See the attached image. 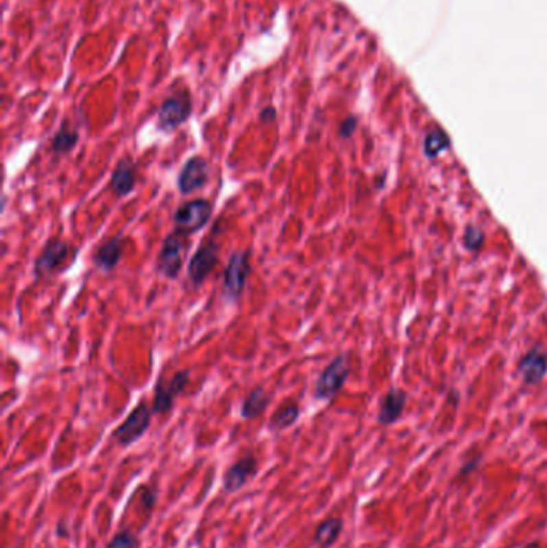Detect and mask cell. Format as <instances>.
<instances>
[{
	"label": "cell",
	"mask_w": 547,
	"mask_h": 548,
	"mask_svg": "<svg viewBox=\"0 0 547 548\" xmlns=\"http://www.w3.org/2000/svg\"><path fill=\"white\" fill-rule=\"evenodd\" d=\"M251 250H235L223 271L222 298L226 303H237L244 294L251 276Z\"/></svg>",
	"instance_id": "1"
},
{
	"label": "cell",
	"mask_w": 547,
	"mask_h": 548,
	"mask_svg": "<svg viewBox=\"0 0 547 548\" xmlns=\"http://www.w3.org/2000/svg\"><path fill=\"white\" fill-rule=\"evenodd\" d=\"M78 249L63 239H50L34 261L36 278H47L68 268L73 263Z\"/></svg>",
	"instance_id": "2"
},
{
	"label": "cell",
	"mask_w": 547,
	"mask_h": 548,
	"mask_svg": "<svg viewBox=\"0 0 547 548\" xmlns=\"http://www.w3.org/2000/svg\"><path fill=\"white\" fill-rule=\"evenodd\" d=\"M188 250V235L175 230L165 237L158 255L156 271L165 279H177Z\"/></svg>",
	"instance_id": "3"
},
{
	"label": "cell",
	"mask_w": 547,
	"mask_h": 548,
	"mask_svg": "<svg viewBox=\"0 0 547 548\" xmlns=\"http://www.w3.org/2000/svg\"><path fill=\"white\" fill-rule=\"evenodd\" d=\"M351 370L350 357L339 355L326 366L315 383V398L321 401H329L340 392Z\"/></svg>",
	"instance_id": "4"
},
{
	"label": "cell",
	"mask_w": 547,
	"mask_h": 548,
	"mask_svg": "<svg viewBox=\"0 0 547 548\" xmlns=\"http://www.w3.org/2000/svg\"><path fill=\"white\" fill-rule=\"evenodd\" d=\"M212 218V204L206 199H193L180 206L174 213L175 230L193 235L201 231Z\"/></svg>",
	"instance_id": "5"
},
{
	"label": "cell",
	"mask_w": 547,
	"mask_h": 548,
	"mask_svg": "<svg viewBox=\"0 0 547 548\" xmlns=\"http://www.w3.org/2000/svg\"><path fill=\"white\" fill-rule=\"evenodd\" d=\"M218 263V246L216 242V235L201 242L198 250L194 252L193 259L188 263V279L194 289H199L204 284V281L209 278V274L216 270Z\"/></svg>",
	"instance_id": "6"
},
{
	"label": "cell",
	"mask_w": 547,
	"mask_h": 548,
	"mask_svg": "<svg viewBox=\"0 0 547 548\" xmlns=\"http://www.w3.org/2000/svg\"><path fill=\"white\" fill-rule=\"evenodd\" d=\"M188 383H189L188 369L175 372L170 380L159 377V380L154 385V399H153V407H151L153 414H156V416H163V414L172 411L175 398L180 396V394L185 392Z\"/></svg>",
	"instance_id": "7"
},
{
	"label": "cell",
	"mask_w": 547,
	"mask_h": 548,
	"mask_svg": "<svg viewBox=\"0 0 547 548\" xmlns=\"http://www.w3.org/2000/svg\"><path fill=\"white\" fill-rule=\"evenodd\" d=\"M151 416H153V411H151L148 404L141 401L139 406L128 414L126 420L116 428V431L113 433L114 441L119 446H130L133 442L139 441L150 428Z\"/></svg>",
	"instance_id": "8"
},
{
	"label": "cell",
	"mask_w": 547,
	"mask_h": 548,
	"mask_svg": "<svg viewBox=\"0 0 547 548\" xmlns=\"http://www.w3.org/2000/svg\"><path fill=\"white\" fill-rule=\"evenodd\" d=\"M211 178V165L206 157L202 156H193L185 162L180 175L177 178L178 191L183 196H188L198 189H201L209 183Z\"/></svg>",
	"instance_id": "9"
},
{
	"label": "cell",
	"mask_w": 547,
	"mask_h": 548,
	"mask_svg": "<svg viewBox=\"0 0 547 548\" xmlns=\"http://www.w3.org/2000/svg\"><path fill=\"white\" fill-rule=\"evenodd\" d=\"M191 99L188 95L177 93L163 103L158 112V128L161 132H172L191 116Z\"/></svg>",
	"instance_id": "10"
},
{
	"label": "cell",
	"mask_w": 547,
	"mask_h": 548,
	"mask_svg": "<svg viewBox=\"0 0 547 548\" xmlns=\"http://www.w3.org/2000/svg\"><path fill=\"white\" fill-rule=\"evenodd\" d=\"M137 180H139V176H137V164L130 157H122L116 164V169L113 170L109 184H111L113 193L117 198H127L128 194L135 191Z\"/></svg>",
	"instance_id": "11"
},
{
	"label": "cell",
	"mask_w": 547,
	"mask_h": 548,
	"mask_svg": "<svg viewBox=\"0 0 547 548\" xmlns=\"http://www.w3.org/2000/svg\"><path fill=\"white\" fill-rule=\"evenodd\" d=\"M257 473V460L252 454H247L231 465L223 476V488L226 492H236Z\"/></svg>",
	"instance_id": "12"
},
{
	"label": "cell",
	"mask_w": 547,
	"mask_h": 548,
	"mask_svg": "<svg viewBox=\"0 0 547 548\" xmlns=\"http://www.w3.org/2000/svg\"><path fill=\"white\" fill-rule=\"evenodd\" d=\"M124 255V239L121 236H114L111 239L104 241L92 257L93 265L103 273H111L121 261Z\"/></svg>",
	"instance_id": "13"
},
{
	"label": "cell",
	"mask_w": 547,
	"mask_h": 548,
	"mask_svg": "<svg viewBox=\"0 0 547 548\" xmlns=\"http://www.w3.org/2000/svg\"><path fill=\"white\" fill-rule=\"evenodd\" d=\"M270 401H271V394L266 393V390L264 387H255L249 394H247L244 403H242L241 417L251 420V418L261 416V414L265 412V409L268 407Z\"/></svg>",
	"instance_id": "14"
},
{
	"label": "cell",
	"mask_w": 547,
	"mask_h": 548,
	"mask_svg": "<svg viewBox=\"0 0 547 548\" xmlns=\"http://www.w3.org/2000/svg\"><path fill=\"white\" fill-rule=\"evenodd\" d=\"M404 401H406V398H404V394L399 390H390L387 396L382 399V404H380L377 417L379 422L382 425H388V423H393L397 420L403 412Z\"/></svg>",
	"instance_id": "15"
},
{
	"label": "cell",
	"mask_w": 547,
	"mask_h": 548,
	"mask_svg": "<svg viewBox=\"0 0 547 548\" xmlns=\"http://www.w3.org/2000/svg\"><path fill=\"white\" fill-rule=\"evenodd\" d=\"M520 372L528 383H536L544 377L547 372V359L539 351H531L523 357L520 364Z\"/></svg>",
	"instance_id": "16"
},
{
	"label": "cell",
	"mask_w": 547,
	"mask_h": 548,
	"mask_svg": "<svg viewBox=\"0 0 547 548\" xmlns=\"http://www.w3.org/2000/svg\"><path fill=\"white\" fill-rule=\"evenodd\" d=\"M299 416H301V406H299V403L288 401L284 406L277 409V412L273 414L268 425L270 430L273 431L286 430V428L292 427L294 423L299 420Z\"/></svg>",
	"instance_id": "17"
},
{
	"label": "cell",
	"mask_w": 547,
	"mask_h": 548,
	"mask_svg": "<svg viewBox=\"0 0 547 548\" xmlns=\"http://www.w3.org/2000/svg\"><path fill=\"white\" fill-rule=\"evenodd\" d=\"M78 141L79 132L75 128H71L68 122H63V126L55 133L54 140H51V152H54V156L68 154L78 146Z\"/></svg>",
	"instance_id": "18"
},
{
	"label": "cell",
	"mask_w": 547,
	"mask_h": 548,
	"mask_svg": "<svg viewBox=\"0 0 547 548\" xmlns=\"http://www.w3.org/2000/svg\"><path fill=\"white\" fill-rule=\"evenodd\" d=\"M342 519L339 518H329L326 521H323L320 526L316 527L315 532V542L321 548L331 547L332 543L337 540L339 534L342 532Z\"/></svg>",
	"instance_id": "19"
},
{
	"label": "cell",
	"mask_w": 547,
	"mask_h": 548,
	"mask_svg": "<svg viewBox=\"0 0 547 548\" xmlns=\"http://www.w3.org/2000/svg\"><path fill=\"white\" fill-rule=\"evenodd\" d=\"M450 145L448 136L443 132H434L426 138V154L429 157L439 156Z\"/></svg>",
	"instance_id": "20"
},
{
	"label": "cell",
	"mask_w": 547,
	"mask_h": 548,
	"mask_svg": "<svg viewBox=\"0 0 547 548\" xmlns=\"http://www.w3.org/2000/svg\"><path fill=\"white\" fill-rule=\"evenodd\" d=\"M139 547V538L133 536L132 532L122 531L116 534L108 543L106 548H137Z\"/></svg>",
	"instance_id": "21"
},
{
	"label": "cell",
	"mask_w": 547,
	"mask_h": 548,
	"mask_svg": "<svg viewBox=\"0 0 547 548\" xmlns=\"http://www.w3.org/2000/svg\"><path fill=\"white\" fill-rule=\"evenodd\" d=\"M482 241H483V233L480 231L478 228L470 226L467 233H465V242H467L470 249H477V247L482 244Z\"/></svg>",
	"instance_id": "22"
},
{
	"label": "cell",
	"mask_w": 547,
	"mask_h": 548,
	"mask_svg": "<svg viewBox=\"0 0 547 548\" xmlns=\"http://www.w3.org/2000/svg\"><path fill=\"white\" fill-rule=\"evenodd\" d=\"M355 128H356V119L355 117L345 119L344 123L340 126V136L342 138H350L351 135H353Z\"/></svg>",
	"instance_id": "23"
},
{
	"label": "cell",
	"mask_w": 547,
	"mask_h": 548,
	"mask_svg": "<svg viewBox=\"0 0 547 548\" xmlns=\"http://www.w3.org/2000/svg\"><path fill=\"white\" fill-rule=\"evenodd\" d=\"M275 117H277V111H275L273 106H266L264 111L260 112L261 122H273Z\"/></svg>",
	"instance_id": "24"
},
{
	"label": "cell",
	"mask_w": 547,
	"mask_h": 548,
	"mask_svg": "<svg viewBox=\"0 0 547 548\" xmlns=\"http://www.w3.org/2000/svg\"><path fill=\"white\" fill-rule=\"evenodd\" d=\"M525 548H539V545H537V543H530V545L525 547Z\"/></svg>",
	"instance_id": "25"
}]
</instances>
